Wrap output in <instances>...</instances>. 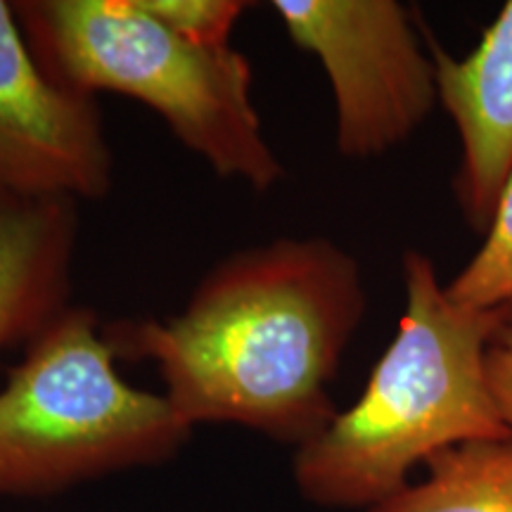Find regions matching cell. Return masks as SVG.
Segmentation results:
<instances>
[{
    "instance_id": "52a82bcc",
    "label": "cell",
    "mask_w": 512,
    "mask_h": 512,
    "mask_svg": "<svg viewBox=\"0 0 512 512\" xmlns=\"http://www.w3.org/2000/svg\"><path fill=\"white\" fill-rule=\"evenodd\" d=\"M430 55L439 105L456 124L463 150L453 190L465 221L486 235L512 174V0L463 60L448 55L437 41H430Z\"/></svg>"
},
{
    "instance_id": "277c9868",
    "label": "cell",
    "mask_w": 512,
    "mask_h": 512,
    "mask_svg": "<svg viewBox=\"0 0 512 512\" xmlns=\"http://www.w3.org/2000/svg\"><path fill=\"white\" fill-rule=\"evenodd\" d=\"M98 313L67 306L0 389V494H48L169 458L190 427L164 394L121 380Z\"/></svg>"
},
{
    "instance_id": "3957f363",
    "label": "cell",
    "mask_w": 512,
    "mask_h": 512,
    "mask_svg": "<svg viewBox=\"0 0 512 512\" xmlns=\"http://www.w3.org/2000/svg\"><path fill=\"white\" fill-rule=\"evenodd\" d=\"M12 10L57 86L140 100L216 176L256 192L285 178L252 102V64L238 50L195 46L136 0H19Z\"/></svg>"
},
{
    "instance_id": "5b68a950",
    "label": "cell",
    "mask_w": 512,
    "mask_h": 512,
    "mask_svg": "<svg viewBox=\"0 0 512 512\" xmlns=\"http://www.w3.org/2000/svg\"><path fill=\"white\" fill-rule=\"evenodd\" d=\"M273 10L294 46L328 74L344 157L394 150L439 105L432 55L396 0H273Z\"/></svg>"
},
{
    "instance_id": "ba28073f",
    "label": "cell",
    "mask_w": 512,
    "mask_h": 512,
    "mask_svg": "<svg viewBox=\"0 0 512 512\" xmlns=\"http://www.w3.org/2000/svg\"><path fill=\"white\" fill-rule=\"evenodd\" d=\"M79 202L0 192V354L72 306Z\"/></svg>"
},
{
    "instance_id": "30bf717a",
    "label": "cell",
    "mask_w": 512,
    "mask_h": 512,
    "mask_svg": "<svg viewBox=\"0 0 512 512\" xmlns=\"http://www.w3.org/2000/svg\"><path fill=\"white\" fill-rule=\"evenodd\" d=\"M446 292L456 302L477 309L512 311V174L498 197L484 245L446 285Z\"/></svg>"
},
{
    "instance_id": "8fae6325",
    "label": "cell",
    "mask_w": 512,
    "mask_h": 512,
    "mask_svg": "<svg viewBox=\"0 0 512 512\" xmlns=\"http://www.w3.org/2000/svg\"><path fill=\"white\" fill-rule=\"evenodd\" d=\"M145 15L204 48H226L235 22L252 3L240 0H136Z\"/></svg>"
},
{
    "instance_id": "9c48e42d",
    "label": "cell",
    "mask_w": 512,
    "mask_h": 512,
    "mask_svg": "<svg viewBox=\"0 0 512 512\" xmlns=\"http://www.w3.org/2000/svg\"><path fill=\"white\" fill-rule=\"evenodd\" d=\"M425 465L420 484L368 512H512V439L467 441Z\"/></svg>"
},
{
    "instance_id": "6da1fadb",
    "label": "cell",
    "mask_w": 512,
    "mask_h": 512,
    "mask_svg": "<svg viewBox=\"0 0 512 512\" xmlns=\"http://www.w3.org/2000/svg\"><path fill=\"white\" fill-rule=\"evenodd\" d=\"M354 254L328 238H278L219 261L178 316L117 320V358H150L178 415L238 422L304 446L339 413L328 394L366 316Z\"/></svg>"
},
{
    "instance_id": "8992f818",
    "label": "cell",
    "mask_w": 512,
    "mask_h": 512,
    "mask_svg": "<svg viewBox=\"0 0 512 512\" xmlns=\"http://www.w3.org/2000/svg\"><path fill=\"white\" fill-rule=\"evenodd\" d=\"M112 181L98 98L57 86L0 0V192L98 202Z\"/></svg>"
},
{
    "instance_id": "7c38bea8",
    "label": "cell",
    "mask_w": 512,
    "mask_h": 512,
    "mask_svg": "<svg viewBox=\"0 0 512 512\" xmlns=\"http://www.w3.org/2000/svg\"><path fill=\"white\" fill-rule=\"evenodd\" d=\"M486 377L498 411L512 430V320L491 339L486 351Z\"/></svg>"
},
{
    "instance_id": "7a4b0ae2",
    "label": "cell",
    "mask_w": 512,
    "mask_h": 512,
    "mask_svg": "<svg viewBox=\"0 0 512 512\" xmlns=\"http://www.w3.org/2000/svg\"><path fill=\"white\" fill-rule=\"evenodd\" d=\"M406 311L361 399L299 446L294 479L311 503L375 508L401 494L408 472L467 441L512 439L491 394L486 351L508 309L451 299L427 254H403Z\"/></svg>"
}]
</instances>
